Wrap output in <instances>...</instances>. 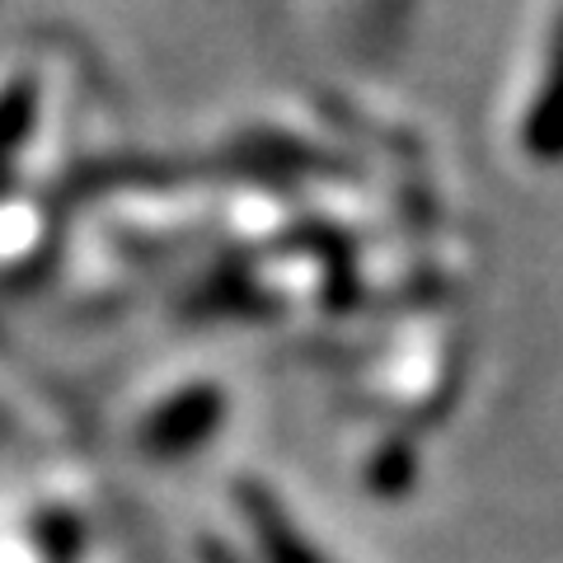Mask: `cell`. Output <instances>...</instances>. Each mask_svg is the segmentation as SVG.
Returning a JSON list of instances; mask_svg holds the SVG:
<instances>
[{
	"label": "cell",
	"instance_id": "cell-1",
	"mask_svg": "<svg viewBox=\"0 0 563 563\" xmlns=\"http://www.w3.org/2000/svg\"><path fill=\"white\" fill-rule=\"evenodd\" d=\"M254 531H258V544H263V554H268V563H324L301 536L291 531V521L282 517L268 498L254 507Z\"/></svg>",
	"mask_w": 563,
	"mask_h": 563
}]
</instances>
